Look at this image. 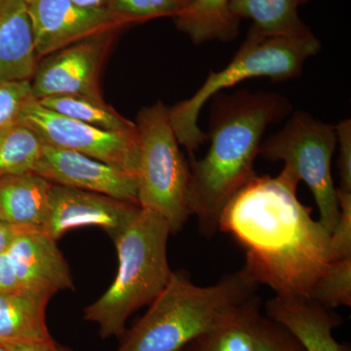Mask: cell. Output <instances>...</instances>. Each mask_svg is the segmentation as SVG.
<instances>
[{
    "mask_svg": "<svg viewBox=\"0 0 351 351\" xmlns=\"http://www.w3.org/2000/svg\"><path fill=\"white\" fill-rule=\"evenodd\" d=\"M300 179L285 167L276 177H255L221 212L219 230L245 253L242 267L276 295L309 298L332 262L331 232L297 196Z\"/></svg>",
    "mask_w": 351,
    "mask_h": 351,
    "instance_id": "1",
    "label": "cell"
},
{
    "mask_svg": "<svg viewBox=\"0 0 351 351\" xmlns=\"http://www.w3.org/2000/svg\"><path fill=\"white\" fill-rule=\"evenodd\" d=\"M214 97L209 149L189 164V210L206 237L219 230V217L233 196L257 177L254 165L267 127L291 112L287 99L276 93Z\"/></svg>",
    "mask_w": 351,
    "mask_h": 351,
    "instance_id": "2",
    "label": "cell"
},
{
    "mask_svg": "<svg viewBox=\"0 0 351 351\" xmlns=\"http://www.w3.org/2000/svg\"><path fill=\"white\" fill-rule=\"evenodd\" d=\"M258 287L243 269L209 286L196 285L184 270L172 271L145 315L125 332L117 351H177L230 319Z\"/></svg>",
    "mask_w": 351,
    "mask_h": 351,
    "instance_id": "3",
    "label": "cell"
},
{
    "mask_svg": "<svg viewBox=\"0 0 351 351\" xmlns=\"http://www.w3.org/2000/svg\"><path fill=\"white\" fill-rule=\"evenodd\" d=\"M167 221L154 212L141 210L117 239L119 267L107 292L84 309L101 338L124 336L126 321L141 307L151 304L169 281Z\"/></svg>",
    "mask_w": 351,
    "mask_h": 351,
    "instance_id": "4",
    "label": "cell"
},
{
    "mask_svg": "<svg viewBox=\"0 0 351 351\" xmlns=\"http://www.w3.org/2000/svg\"><path fill=\"white\" fill-rule=\"evenodd\" d=\"M320 48V41L311 31L297 36H269L252 27L225 69L210 71L193 97L169 108L171 125L179 144L193 154L206 141L207 134L198 126V117L203 106L219 92L249 78L283 82L297 77L306 60L317 54Z\"/></svg>",
    "mask_w": 351,
    "mask_h": 351,
    "instance_id": "5",
    "label": "cell"
},
{
    "mask_svg": "<svg viewBox=\"0 0 351 351\" xmlns=\"http://www.w3.org/2000/svg\"><path fill=\"white\" fill-rule=\"evenodd\" d=\"M140 158L138 203L162 217L171 234L181 232L191 216L189 204L191 170L162 101L142 108L137 117Z\"/></svg>",
    "mask_w": 351,
    "mask_h": 351,
    "instance_id": "6",
    "label": "cell"
},
{
    "mask_svg": "<svg viewBox=\"0 0 351 351\" xmlns=\"http://www.w3.org/2000/svg\"><path fill=\"white\" fill-rule=\"evenodd\" d=\"M336 145V127L298 112L282 130L263 141L258 152L271 162L282 161L306 182L317 205L319 221L331 233L339 217L338 191L331 172Z\"/></svg>",
    "mask_w": 351,
    "mask_h": 351,
    "instance_id": "7",
    "label": "cell"
},
{
    "mask_svg": "<svg viewBox=\"0 0 351 351\" xmlns=\"http://www.w3.org/2000/svg\"><path fill=\"white\" fill-rule=\"evenodd\" d=\"M17 122L36 132L44 145L80 152L137 175L140 158L138 129L105 130L53 112L34 98L27 101Z\"/></svg>",
    "mask_w": 351,
    "mask_h": 351,
    "instance_id": "8",
    "label": "cell"
},
{
    "mask_svg": "<svg viewBox=\"0 0 351 351\" xmlns=\"http://www.w3.org/2000/svg\"><path fill=\"white\" fill-rule=\"evenodd\" d=\"M119 32L95 36L43 57L31 80L34 98L77 95L104 101L101 66Z\"/></svg>",
    "mask_w": 351,
    "mask_h": 351,
    "instance_id": "9",
    "label": "cell"
},
{
    "mask_svg": "<svg viewBox=\"0 0 351 351\" xmlns=\"http://www.w3.org/2000/svg\"><path fill=\"white\" fill-rule=\"evenodd\" d=\"M29 12L39 58L131 25L107 7L87 8L73 0H34L29 4Z\"/></svg>",
    "mask_w": 351,
    "mask_h": 351,
    "instance_id": "10",
    "label": "cell"
},
{
    "mask_svg": "<svg viewBox=\"0 0 351 351\" xmlns=\"http://www.w3.org/2000/svg\"><path fill=\"white\" fill-rule=\"evenodd\" d=\"M141 210L137 202L53 184L41 232L57 241L68 230L98 226L114 240L137 218Z\"/></svg>",
    "mask_w": 351,
    "mask_h": 351,
    "instance_id": "11",
    "label": "cell"
},
{
    "mask_svg": "<svg viewBox=\"0 0 351 351\" xmlns=\"http://www.w3.org/2000/svg\"><path fill=\"white\" fill-rule=\"evenodd\" d=\"M32 173L52 184L138 203L137 175L80 152L44 145Z\"/></svg>",
    "mask_w": 351,
    "mask_h": 351,
    "instance_id": "12",
    "label": "cell"
},
{
    "mask_svg": "<svg viewBox=\"0 0 351 351\" xmlns=\"http://www.w3.org/2000/svg\"><path fill=\"white\" fill-rule=\"evenodd\" d=\"M6 254L21 290L54 295L73 289L71 270L56 240L40 230H20Z\"/></svg>",
    "mask_w": 351,
    "mask_h": 351,
    "instance_id": "13",
    "label": "cell"
},
{
    "mask_svg": "<svg viewBox=\"0 0 351 351\" xmlns=\"http://www.w3.org/2000/svg\"><path fill=\"white\" fill-rule=\"evenodd\" d=\"M265 313L292 332L306 351H350L332 334L343 322L341 316L309 298L276 295L265 304Z\"/></svg>",
    "mask_w": 351,
    "mask_h": 351,
    "instance_id": "14",
    "label": "cell"
},
{
    "mask_svg": "<svg viewBox=\"0 0 351 351\" xmlns=\"http://www.w3.org/2000/svg\"><path fill=\"white\" fill-rule=\"evenodd\" d=\"M39 59L29 5L0 1V83L31 82Z\"/></svg>",
    "mask_w": 351,
    "mask_h": 351,
    "instance_id": "15",
    "label": "cell"
},
{
    "mask_svg": "<svg viewBox=\"0 0 351 351\" xmlns=\"http://www.w3.org/2000/svg\"><path fill=\"white\" fill-rule=\"evenodd\" d=\"M52 182L34 173L0 179V221L20 230H40Z\"/></svg>",
    "mask_w": 351,
    "mask_h": 351,
    "instance_id": "16",
    "label": "cell"
},
{
    "mask_svg": "<svg viewBox=\"0 0 351 351\" xmlns=\"http://www.w3.org/2000/svg\"><path fill=\"white\" fill-rule=\"evenodd\" d=\"M53 294L45 291L0 293V341H45L52 339L45 311Z\"/></svg>",
    "mask_w": 351,
    "mask_h": 351,
    "instance_id": "17",
    "label": "cell"
},
{
    "mask_svg": "<svg viewBox=\"0 0 351 351\" xmlns=\"http://www.w3.org/2000/svg\"><path fill=\"white\" fill-rule=\"evenodd\" d=\"M262 314L257 295L244 302L223 324L191 339L177 351H255V331Z\"/></svg>",
    "mask_w": 351,
    "mask_h": 351,
    "instance_id": "18",
    "label": "cell"
},
{
    "mask_svg": "<svg viewBox=\"0 0 351 351\" xmlns=\"http://www.w3.org/2000/svg\"><path fill=\"white\" fill-rule=\"evenodd\" d=\"M230 0H193L174 17L178 29L193 43L232 41L239 32L240 20L230 10Z\"/></svg>",
    "mask_w": 351,
    "mask_h": 351,
    "instance_id": "19",
    "label": "cell"
},
{
    "mask_svg": "<svg viewBox=\"0 0 351 351\" xmlns=\"http://www.w3.org/2000/svg\"><path fill=\"white\" fill-rule=\"evenodd\" d=\"M300 0H230V10L239 20L250 19L262 34L297 36L311 31L300 19Z\"/></svg>",
    "mask_w": 351,
    "mask_h": 351,
    "instance_id": "20",
    "label": "cell"
},
{
    "mask_svg": "<svg viewBox=\"0 0 351 351\" xmlns=\"http://www.w3.org/2000/svg\"><path fill=\"white\" fill-rule=\"evenodd\" d=\"M38 101L53 112L105 130L131 132L137 129L136 123L122 117L105 101L77 95L47 97Z\"/></svg>",
    "mask_w": 351,
    "mask_h": 351,
    "instance_id": "21",
    "label": "cell"
},
{
    "mask_svg": "<svg viewBox=\"0 0 351 351\" xmlns=\"http://www.w3.org/2000/svg\"><path fill=\"white\" fill-rule=\"evenodd\" d=\"M44 144L36 132L19 122L0 130V179L32 173Z\"/></svg>",
    "mask_w": 351,
    "mask_h": 351,
    "instance_id": "22",
    "label": "cell"
},
{
    "mask_svg": "<svg viewBox=\"0 0 351 351\" xmlns=\"http://www.w3.org/2000/svg\"><path fill=\"white\" fill-rule=\"evenodd\" d=\"M309 299L332 309L351 306V258L335 261L319 277Z\"/></svg>",
    "mask_w": 351,
    "mask_h": 351,
    "instance_id": "23",
    "label": "cell"
},
{
    "mask_svg": "<svg viewBox=\"0 0 351 351\" xmlns=\"http://www.w3.org/2000/svg\"><path fill=\"white\" fill-rule=\"evenodd\" d=\"M107 8L137 24L156 18H174L186 5L182 0H110Z\"/></svg>",
    "mask_w": 351,
    "mask_h": 351,
    "instance_id": "24",
    "label": "cell"
},
{
    "mask_svg": "<svg viewBox=\"0 0 351 351\" xmlns=\"http://www.w3.org/2000/svg\"><path fill=\"white\" fill-rule=\"evenodd\" d=\"M255 351H306L299 339L276 321L261 314L255 331Z\"/></svg>",
    "mask_w": 351,
    "mask_h": 351,
    "instance_id": "25",
    "label": "cell"
},
{
    "mask_svg": "<svg viewBox=\"0 0 351 351\" xmlns=\"http://www.w3.org/2000/svg\"><path fill=\"white\" fill-rule=\"evenodd\" d=\"M32 98L31 82L0 83V130L16 123Z\"/></svg>",
    "mask_w": 351,
    "mask_h": 351,
    "instance_id": "26",
    "label": "cell"
},
{
    "mask_svg": "<svg viewBox=\"0 0 351 351\" xmlns=\"http://www.w3.org/2000/svg\"><path fill=\"white\" fill-rule=\"evenodd\" d=\"M338 191L339 217L331 233L332 262L351 258V193Z\"/></svg>",
    "mask_w": 351,
    "mask_h": 351,
    "instance_id": "27",
    "label": "cell"
},
{
    "mask_svg": "<svg viewBox=\"0 0 351 351\" xmlns=\"http://www.w3.org/2000/svg\"><path fill=\"white\" fill-rule=\"evenodd\" d=\"M336 127L337 143H339L338 168L339 191L351 193V121L343 120Z\"/></svg>",
    "mask_w": 351,
    "mask_h": 351,
    "instance_id": "28",
    "label": "cell"
},
{
    "mask_svg": "<svg viewBox=\"0 0 351 351\" xmlns=\"http://www.w3.org/2000/svg\"><path fill=\"white\" fill-rule=\"evenodd\" d=\"M21 290L8 256L0 254V293Z\"/></svg>",
    "mask_w": 351,
    "mask_h": 351,
    "instance_id": "29",
    "label": "cell"
},
{
    "mask_svg": "<svg viewBox=\"0 0 351 351\" xmlns=\"http://www.w3.org/2000/svg\"><path fill=\"white\" fill-rule=\"evenodd\" d=\"M9 351H58V346L52 339L45 341H11L3 343Z\"/></svg>",
    "mask_w": 351,
    "mask_h": 351,
    "instance_id": "30",
    "label": "cell"
},
{
    "mask_svg": "<svg viewBox=\"0 0 351 351\" xmlns=\"http://www.w3.org/2000/svg\"><path fill=\"white\" fill-rule=\"evenodd\" d=\"M20 230L0 221V254L6 253Z\"/></svg>",
    "mask_w": 351,
    "mask_h": 351,
    "instance_id": "31",
    "label": "cell"
},
{
    "mask_svg": "<svg viewBox=\"0 0 351 351\" xmlns=\"http://www.w3.org/2000/svg\"><path fill=\"white\" fill-rule=\"evenodd\" d=\"M75 4L87 8H106L110 0H73Z\"/></svg>",
    "mask_w": 351,
    "mask_h": 351,
    "instance_id": "32",
    "label": "cell"
},
{
    "mask_svg": "<svg viewBox=\"0 0 351 351\" xmlns=\"http://www.w3.org/2000/svg\"><path fill=\"white\" fill-rule=\"evenodd\" d=\"M0 351H9L7 346L3 343H1V341H0Z\"/></svg>",
    "mask_w": 351,
    "mask_h": 351,
    "instance_id": "33",
    "label": "cell"
},
{
    "mask_svg": "<svg viewBox=\"0 0 351 351\" xmlns=\"http://www.w3.org/2000/svg\"><path fill=\"white\" fill-rule=\"evenodd\" d=\"M58 351H73L71 350H69V348H64V346H58Z\"/></svg>",
    "mask_w": 351,
    "mask_h": 351,
    "instance_id": "34",
    "label": "cell"
},
{
    "mask_svg": "<svg viewBox=\"0 0 351 351\" xmlns=\"http://www.w3.org/2000/svg\"><path fill=\"white\" fill-rule=\"evenodd\" d=\"M182 2H184V5L188 6L189 3H191V2L193 1V0H182Z\"/></svg>",
    "mask_w": 351,
    "mask_h": 351,
    "instance_id": "35",
    "label": "cell"
},
{
    "mask_svg": "<svg viewBox=\"0 0 351 351\" xmlns=\"http://www.w3.org/2000/svg\"><path fill=\"white\" fill-rule=\"evenodd\" d=\"M24 1L25 2V3L27 4V5H29V4L32 3V2L34 1V0H24Z\"/></svg>",
    "mask_w": 351,
    "mask_h": 351,
    "instance_id": "36",
    "label": "cell"
},
{
    "mask_svg": "<svg viewBox=\"0 0 351 351\" xmlns=\"http://www.w3.org/2000/svg\"><path fill=\"white\" fill-rule=\"evenodd\" d=\"M308 1V0H300V3L304 4L306 3V2Z\"/></svg>",
    "mask_w": 351,
    "mask_h": 351,
    "instance_id": "37",
    "label": "cell"
},
{
    "mask_svg": "<svg viewBox=\"0 0 351 351\" xmlns=\"http://www.w3.org/2000/svg\"><path fill=\"white\" fill-rule=\"evenodd\" d=\"M0 1H1V0H0Z\"/></svg>",
    "mask_w": 351,
    "mask_h": 351,
    "instance_id": "38",
    "label": "cell"
}]
</instances>
